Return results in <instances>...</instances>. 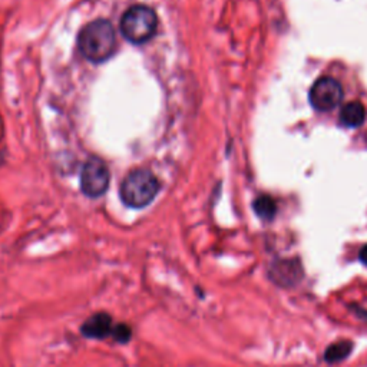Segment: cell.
Returning <instances> with one entry per match:
<instances>
[{
    "label": "cell",
    "mask_w": 367,
    "mask_h": 367,
    "mask_svg": "<svg viewBox=\"0 0 367 367\" xmlns=\"http://www.w3.org/2000/svg\"><path fill=\"white\" fill-rule=\"evenodd\" d=\"M116 33L111 22L98 19L83 26L78 36V49L81 55L94 64L108 61L116 52Z\"/></svg>",
    "instance_id": "1"
},
{
    "label": "cell",
    "mask_w": 367,
    "mask_h": 367,
    "mask_svg": "<svg viewBox=\"0 0 367 367\" xmlns=\"http://www.w3.org/2000/svg\"><path fill=\"white\" fill-rule=\"evenodd\" d=\"M161 182L150 169L137 168L131 171L120 187L121 201L129 208L141 210L157 198Z\"/></svg>",
    "instance_id": "2"
},
{
    "label": "cell",
    "mask_w": 367,
    "mask_h": 367,
    "mask_svg": "<svg viewBox=\"0 0 367 367\" xmlns=\"http://www.w3.org/2000/svg\"><path fill=\"white\" fill-rule=\"evenodd\" d=\"M120 27L122 36L128 42L134 45H142L155 36L158 18L151 8L137 5L124 13Z\"/></svg>",
    "instance_id": "3"
},
{
    "label": "cell",
    "mask_w": 367,
    "mask_h": 367,
    "mask_svg": "<svg viewBox=\"0 0 367 367\" xmlns=\"http://www.w3.org/2000/svg\"><path fill=\"white\" fill-rule=\"evenodd\" d=\"M111 181L109 169L104 161L91 157L86 161L81 172V189L90 198H99L104 195Z\"/></svg>",
    "instance_id": "4"
},
{
    "label": "cell",
    "mask_w": 367,
    "mask_h": 367,
    "mask_svg": "<svg viewBox=\"0 0 367 367\" xmlns=\"http://www.w3.org/2000/svg\"><path fill=\"white\" fill-rule=\"evenodd\" d=\"M308 96H310V104L316 111L329 112L340 105L343 90L342 85L336 79L321 78L313 85Z\"/></svg>",
    "instance_id": "5"
},
{
    "label": "cell",
    "mask_w": 367,
    "mask_h": 367,
    "mask_svg": "<svg viewBox=\"0 0 367 367\" xmlns=\"http://www.w3.org/2000/svg\"><path fill=\"white\" fill-rule=\"evenodd\" d=\"M112 330H113L112 317L105 312H99L92 314L91 317H87L81 326V334L85 339L90 340L108 339L112 334Z\"/></svg>",
    "instance_id": "6"
},
{
    "label": "cell",
    "mask_w": 367,
    "mask_h": 367,
    "mask_svg": "<svg viewBox=\"0 0 367 367\" xmlns=\"http://www.w3.org/2000/svg\"><path fill=\"white\" fill-rule=\"evenodd\" d=\"M271 278L282 286H295L301 277L300 266L296 262L291 261H282L277 262L273 266L271 270Z\"/></svg>",
    "instance_id": "7"
},
{
    "label": "cell",
    "mask_w": 367,
    "mask_h": 367,
    "mask_svg": "<svg viewBox=\"0 0 367 367\" xmlns=\"http://www.w3.org/2000/svg\"><path fill=\"white\" fill-rule=\"evenodd\" d=\"M366 120V111L360 102H349L340 111V122L347 128H359Z\"/></svg>",
    "instance_id": "8"
},
{
    "label": "cell",
    "mask_w": 367,
    "mask_h": 367,
    "mask_svg": "<svg viewBox=\"0 0 367 367\" xmlns=\"http://www.w3.org/2000/svg\"><path fill=\"white\" fill-rule=\"evenodd\" d=\"M253 208H254L256 214L261 219H264V221H270V219H273L275 213H277V205L270 195H260L258 198H256V201L253 204Z\"/></svg>",
    "instance_id": "9"
},
{
    "label": "cell",
    "mask_w": 367,
    "mask_h": 367,
    "mask_svg": "<svg viewBox=\"0 0 367 367\" xmlns=\"http://www.w3.org/2000/svg\"><path fill=\"white\" fill-rule=\"evenodd\" d=\"M353 350V344L351 342H339L327 347L325 351V359L329 363H339L344 360Z\"/></svg>",
    "instance_id": "10"
},
{
    "label": "cell",
    "mask_w": 367,
    "mask_h": 367,
    "mask_svg": "<svg viewBox=\"0 0 367 367\" xmlns=\"http://www.w3.org/2000/svg\"><path fill=\"white\" fill-rule=\"evenodd\" d=\"M111 337L113 339V342H116V343L126 344L132 339V329L128 325H125V323H121V325L113 326Z\"/></svg>",
    "instance_id": "11"
},
{
    "label": "cell",
    "mask_w": 367,
    "mask_h": 367,
    "mask_svg": "<svg viewBox=\"0 0 367 367\" xmlns=\"http://www.w3.org/2000/svg\"><path fill=\"white\" fill-rule=\"evenodd\" d=\"M360 261L367 267V245H364L360 252Z\"/></svg>",
    "instance_id": "12"
}]
</instances>
